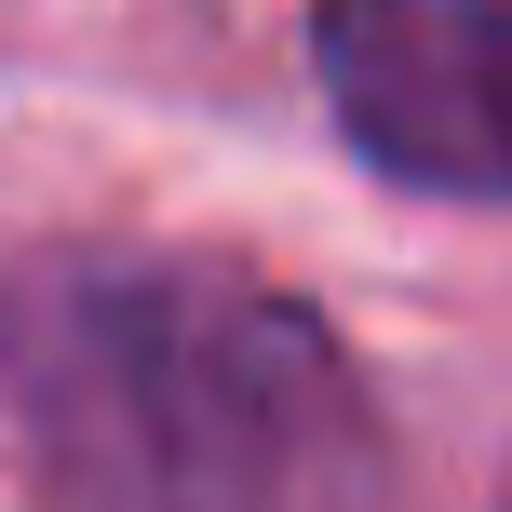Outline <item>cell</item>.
I'll return each mask as SVG.
<instances>
[{"instance_id": "1", "label": "cell", "mask_w": 512, "mask_h": 512, "mask_svg": "<svg viewBox=\"0 0 512 512\" xmlns=\"http://www.w3.org/2000/svg\"><path fill=\"white\" fill-rule=\"evenodd\" d=\"M0 405L41 512H418L351 337L230 256H0Z\"/></svg>"}, {"instance_id": "2", "label": "cell", "mask_w": 512, "mask_h": 512, "mask_svg": "<svg viewBox=\"0 0 512 512\" xmlns=\"http://www.w3.org/2000/svg\"><path fill=\"white\" fill-rule=\"evenodd\" d=\"M310 81L364 176L418 203H499L512 189V14L499 0H310Z\"/></svg>"}]
</instances>
